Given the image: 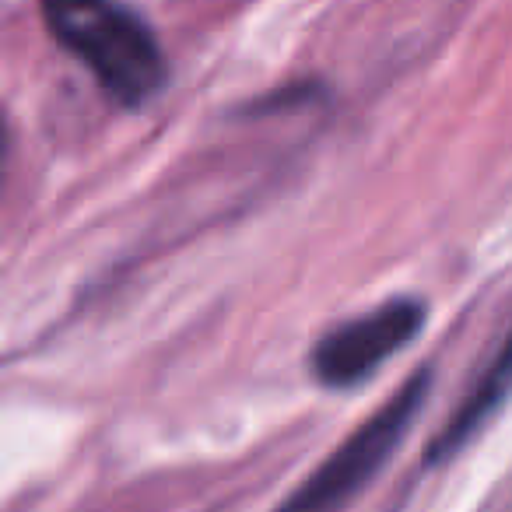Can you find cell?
<instances>
[{
  "label": "cell",
  "mask_w": 512,
  "mask_h": 512,
  "mask_svg": "<svg viewBox=\"0 0 512 512\" xmlns=\"http://www.w3.org/2000/svg\"><path fill=\"white\" fill-rule=\"evenodd\" d=\"M425 327V306L414 299H393L372 313L348 320L320 337L309 355V369L330 390H348L372 376L383 362L418 337Z\"/></svg>",
  "instance_id": "3957f363"
},
{
  "label": "cell",
  "mask_w": 512,
  "mask_h": 512,
  "mask_svg": "<svg viewBox=\"0 0 512 512\" xmlns=\"http://www.w3.org/2000/svg\"><path fill=\"white\" fill-rule=\"evenodd\" d=\"M428 383H432L428 372L407 379L397 397L379 407L369 421H362V428L351 432L274 512H344L348 509L365 491V484L386 467V460H390L393 449L404 442V435L411 432V421L418 418V411L425 407Z\"/></svg>",
  "instance_id": "7a4b0ae2"
},
{
  "label": "cell",
  "mask_w": 512,
  "mask_h": 512,
  "mask_svg": "<svg viewBox=\"0 0 512 512\" xmlns=\"http://www.w3.org/2000/svg\"><path fill=\"white\" fill-rule=\"evenodd\" d=\"M509 393H512V334H509V341H505V348L495 355V362L488 365V372L481 376V383L467 393L460 411L449 418L442 435L432 442V460H446V456L460 453V449L488 425V418L502 407V400H509Z\"/></svg>",
  "instance_id": "277c9868"
},
{
  "label": "cell",
  "mask_w": 512,
  "mask_h": 512,
  "mask_svg": "<svg viewBox=\"0 0 512 512\" xmlns=\"http://www.w3.org/2000/svg\"><path fill=\"white\" fill-rule=\"evenodd\" d=\"M43 22L120 106H141L162 88V46L148 22L120 0H43Z\"/></svg>",
  "instance_id": "6da1fadb"
}]
</instances>
